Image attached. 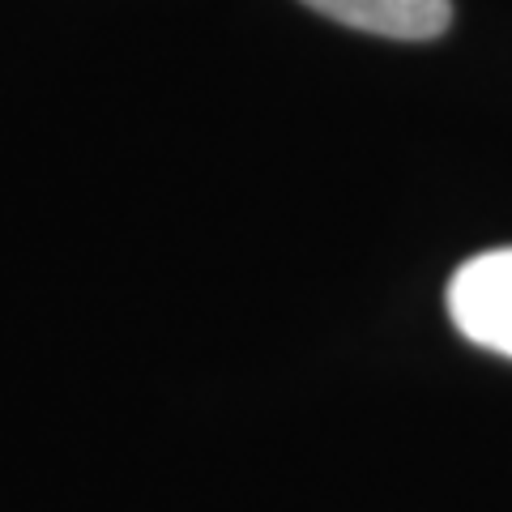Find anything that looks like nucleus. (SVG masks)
<instances>
[{
    "label": "nucleus",
    "instance_id": "obj_1",
    "mask_svg": "<svg viewBox=\"0 0 512 512\" xmlns=\"http://www.w3.org/2000/svg\"><path fill=\"white\" fill-rule=\"evenodd\" d=\"M448 316L474 346L512 359V248L466 261L448 282Z\"/></svg>",
    "mask_w": 512,
    "mask_h": 512
},
{
    "label": "nucleus",
    "instance_id": "obj_2",
    "mask_svg": "<svg viewBox=\"0 0 512 512\" xmlns=\"http://www.w3.org/2000/svg\"><path fill=\"white\" fill-rule=\"evenodd\" d=\"M303 5L350 30H363V35L402 39V43L436 39L444 35L448 18H453L448 0H303Z\"/></svg>",
    "mask_w": 512,
    "mask_h": 512
}]
</instances>
